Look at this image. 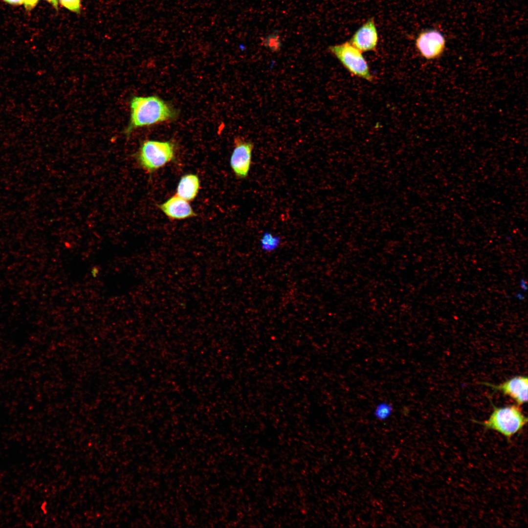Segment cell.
Wrapping results in <instances>:
<instances>
[{
    "label": "cell",
    "instance_id": "cell-2",
    "mask_svg": "<svg viewBox=\"0 0 528 528\" xmlns=\"http://www.w3.org/2000/svg\"><path fill=\"white\" fill-rule=\"evenodd\" d=\"M493 411L489 418L482 421H473L485 430L496 431L510 440L519 433L528 422V418L518 405L497 407L491 401Z\"/></svg>",
    "mask_w": 528,
    "mask_h": 528
},
{
    "label": "cell",
    "instance_id": "cell-18",
    "mask_svg": "<svg viewBox=\"0 0 528 528\" xmlns=\"http://www.w3.org/2000/svg\"><path fill=\"white\" fill-rule=\"evenodd\" d=\"M96 271H97V269L94 268L93 269H92V274L94 276H95L96 274H97V272H96Z\"/></svg>",
    "mask_w": 528,
    "mask_h": 528
},
{
    "label": "cell",
    "instance_id": "cell-5",
    "mask_svg": "<svg viewBox=\"0 0 528 528\" xmlns=\"http://www.w3.org/2000/svg\"><path fill=\"white\" fill-rule=\"evenodd\" d=\"M416 47L420 55L427 60L440 58L446 48V40L443 35L435 29H429L420 33L416 39Z\"/></svg>",
    "mask_w": 528,
    "mask_h": 528
},
{
    "label": "cell",
    "instance_id": "cell-15",
    "mask_svg": "<svg viewBox=\"0 0 528 528\" xmlns=\"http://www.w3.org/2000/svg\"><path fill=\"white\" fill-rule=\"evenodd\" d=\"M23 4L27 11L33 9L38 4L39 0H23Z\"/></svg>",
    "mask_w": 528,
    "mask_h": 528
},
{
    "label": "cell",
    "instance_id": "cell-7",
    "mask_svg": "<svg viewBox=\"0 0 528 528\" xmlns=\"http://www.w3.org/2000/svg\"><path fill=\"white\" fill-rule=\"evenodd\" d=\"M481 384L509 397L519 406L528 401V379L527 376H515L497 385L487 382H481Z\"/></svg>",
    "mask_w": 528,
    "mask_h": 528
},
{
    "label": "cell",
    "instance_id": "cell-4",
    "mask_svg": "<svg viewBox=\"0 0 528 528\" xmlns=\"http://www.w3.org/2000/svg\"><path fill=\"white\" fill-rule=\"evenodd\" d=\"M328 49L353 75L373 81V77L362 52L350 43L332 45Z\"/></svg>",
    "mask_w": 528,
    "mask_h": 528
},
{
    "label": "cell",
    "instance_id": "cell-1",
    "mask_svg": "<svg viewBox=\"0 0 528 528\" xmlns=\"http://www.w3.org/2000/svg\"><path fill=\"white\" fill-rule=\"evenodd\" d=\"M130 117L124 131L127 136L135 129L172 120L176 111L163 99L156 95L134 96L130 102Z\"/></svg>",
    "mask_w": 528,
    "mask_h": 528
},
{
    "label": "cell",
    "instance_id": "cell-13",
    "mask_svg": "<svg viewBox=\"0 0 528 528\" xmlns=\"http://www.w3.org/2000/svg\"><path fill=\"white\" fill-rule=\"evenodd\" d=\"M263 43L273 51H277L280 47V41L278 35H269L263 40Z\"/></svg>",
    "mask_w": 528,
    "mask_h": 528
},
{
    "label": "cell",
    "instance_id": "cell-17",
    "mask_svg": "<svg viewBox=\"0 0 528 528\" xmlns=\"http://www.w3.org/2000/svg\"><path fill=\"white\" fill-rule=\"evenodd\" d=\"M48 3L51 4L52 6L57 10L58 9V0H45Z\"/></svg>",
    "mask_w": 528,
    "mask_h": 528
},
{
    "label": "cell",
    "instance_id": "cell-11",
    "mask_svg": "<svg viewBox=\"0 0 528 528\" xmlns=\"http://www.w3.org/2000/svg\"><path fill=\"white\" fill-rule=\"evenodd\" d=\"M281 240L278 236L266 232L262 235L260 247L263 252L270 253L276 251L280 246Z\"/></svg>",
    "mask_w": 528,
    "mask_h": 528
},
{
    "label": "cell",
    "instance_id": "cell-6",
    "mask_svg": "<svg viewBox=\"0 0 528 528\" xmlns=\"http://www.w3.org/2000/svg\"><path fill=\"white\" fill-rule=\"evenodd\" d=\"M234 147L230 164L235 176L239 179L246 177L250 171L254 144L238 136L234 138Z\"/></svg>",
    "mask_w": 528,
    "mask_h": 528
},
{
    "label": "cell",
    "instance_id": "cell-12",
    "mask_svg": "<svg viewBox=\"0 0 528 528\" xmlns=\"http://www.w3.org/2000/svg\"><path fill=\"white\" fill-rule=\"evenodd\" d=\"M393 407L392 404L387 402H379L375 407L374 410V416L375 418L379 420H385L388 418L392 414Z\"/></svg>",
    "mask_w": 528,
    "mask_h": 528
},
{
    "label": "cell",
    "instance_id": "cell-16",
    "mask_svg": "<svg viewBox=\"0 0 528 528\" xmlns=\"http://www.w3.org/2000/svg\"><path fill=\"white\" fill-rule=\"evenodd\" d=\"M5 2L14 5H20L23 3V0H3Z\"/></svg>",
    "mask_w": 528,
    "mask_h": 528
},
{
    "label": "cell",
    "instance_id": "cell-14",
    "mask_svg": "<svg viewBox=\"0 0 528 528\" xmlns=\"http://www.w3.org/2000/svg\"><path fill=\"white\" fill-rule=\"evenodd\" d=\"M60 4L68 10L79 13L81 10V0H59Z\"/></svg>",
    "mask_w": 528,
    "mask_h": 528
},
{
    "label": "cell",
    "instance_id": "cell-9",
    "mask_svg": "<svg viewBox=\"0 0 528 528\" xmlns=\"http://www.w3.org/2000/svg\"><path fill=\"white\" fill-rule=\"evenodd\" d=\"M157 207L170 219L184 220L197 216L189 201L175 195Z\"/></svg>",
    "mask_w": 528,
    "mask_h": 528
},
{
    "label": "cell",
    "instance_id": "cell-10",
    "mask_svg": "<svg viewBox=\"0 0 528 528\" xmlns=\"http://www.w3.org/2000/svg\"><path fill=\"white\" fill-rule=\"evenodd\" d=\"M200 186V180L197 175H185L181 177L178 183L176 195L189 202L191 201L197 197Z\"/></svg>",
    "mask_w": 528,
    "mask_h": 528
},
{
    "label": "cell",
    "instance_id": "cell-3",
    "mask_svg": "<svg viewBox=\"0 0 528 528\" xmlns=\"http://www.w3.org/2000/svg\"><path fill=\"white\" fill-rule=\"evenodd\" d=\"M176 147L172 141L146 140L135 154L139 166L152 173L175 159Z\"/></svg>",
    "mask_w": 528,
    "mask_h": 528
},
{
    "label": "cell",
    "instance_id": "cell-8",
    "mask_svg": "<svg viewBox=\"0 0 528 528\" xmlns=\"http://www.w3.org/2000/svg\"><path fill=\"white\" fill-rule=\"evenodd\" d=\"M378 42V34L373 19L363 24L352 36L350 43L361 52L374 51Z\"/></svg>",
    "mask_w": 528,
    "mask_h": 528
}]
</instances>
